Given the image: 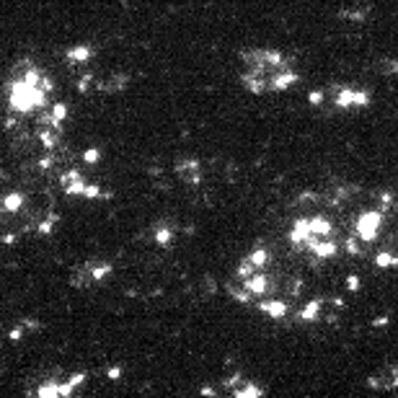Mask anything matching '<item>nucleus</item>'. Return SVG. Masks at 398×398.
I'll list each match as a JSON object with an SVG mask.
<instances>
[{"label": "nucleus", "mask_w": 398, "mask_h": 398, "mask_svg": "<svg viewBox=\"0 0 398 398\" xmlns=\"http://www.w3.org/2000/svg\"><path fill=\"white\" fill-rule=\"evenodd\" d=\"M372 326H375V328H383V326H388V318H385V315H383V318H375V321H372Z\"/></svg>", "instance_id": "f704fd0d"}, {"label": "nucleus", "mask_w": 398, "mask_h": 398, "mask_svg": "<svg viewBox=\"0 0 398 398\" xmlns=\"http://www.w3.org/2000/svg\"><path fill=\"white\" fill-rule=\"evenodd\" d=\"M310 235H313V230H310V220H308V218H300V220H295V222H292L290 243H295V246H305Z\"/></svg>", "instance_id": "423d86ee"}, {"label": "nucleus", "mask_w": 398, "mask_h": 398, "mask_svg": "<svg viewBox=\"0 0 398 398\" xmlns=\"http://www.w3.org/2000/svg\"><path fill=\"white\" fill-rule=\"evenodd\" d=\"M119 375H122V370H119V367H111V370H109V378H111V380H117Z\"/></svg>", "instance_id": "c9c22d12"}, {"label": "nucleus", "mask_w": 398, "mask_h": 398, "mask_svg": "<svg viewBox=\"0 0 398 398\" xmlns=\"http://www.w3.org/2000/svg\"><path fill=\"white\" fill-rule=\"evenodd\" d=\"M321 310H323V303L321 300H310L305 308L300 310V321H305V323H313L318 315H321Z\"/></svg>", "instance_id": "f8f14e48"}, {"label": "nucleus", "mask_w": 398, "mask_h": 398, "mask_svg": "<svg viewBox=\"0 0 398 398\" xmlns=\"http://www.w3.org/2000/svg\"><path fill=\"white\" fill-rule=\"evenodd\" d=\"M248 259H251V264H254L259 271H264L266 264H269V251H266V248H254V251L248 254Z\"/></svg>", "instance_id": "a211bd4d"}, {"label": "nucleus", "mask_w": 398, "mask_h": 398, "mask_svg": "<svg viewBox=\"0 0 398 398\" xmlns=\"http://www.w3.org/2000/svg\"><path fill=\"white\" fill-rule=\"evenodd\" d=\"M305 248L315 256V259H331V256H336V251H339V243L336 241H331V238H318V235H310L308 238V243H305Z\"/></svg>", "instance_id": "7ed1b4c3"}, {"label": "nucleus", "mask_w": 398, "mask_h": 398, "mask_svg": "<svg viewBox=\"0 0 398 398\" xmlns=\"http://www.w3.org/2000/svg\"><path fill=\"white\" fill-rule=\"evenodd\" d=\"M60 186L67 191L70 197H83L86 194V186H88V181L83 178L81 171H65V174L60 176Z\"/></svg>", "instance_id": "20e7f679"}, {"label": "nucleus", "mask_w": 398, "mask_h": 398, "mask_svg": "<svg viewBox=\"0 0 398 398\" xmlns=\"http://www.w3.org/2000/svg\"><path fill=\"white\" fill-rule=\"evenodd\" d=\"M65 117H67V104H54L49 109V124H54V127H62Z\"/></svg>", "instance_id": "412c9836"}, {"label": "nucleus", "mask_w": 398, "mask_h": 398, "mask_svg": "<svg viewBox=\"0 0 398 398\" xmlns=\"http://www.w3.org/2000/svg\"><path fill=\"white\" fill-rule=\"evenodd\" d=\"M370 104V93L367 90H354V109H365Z\"/></svg>", "instance_id": "a878e982"}, {"label": "nucleus", "mask_w": 398, "mask_h": 398, "mask_svg": "<svg viewBox=\"0 0 398 398\" xmlns=\"http://www.w3.org/2000/svg\"><path fill=\"white\" fill-rule=\"evenodd\" d=\"M310 230H313V235H318V238H328L331 235V230H334V225L328 222L326 218H310Z\"/></svg>", "instance_id": "9b49d317"}, {"label": "nucleus", "mask_w": 398, "mask_h": 398, "mask_svg": "<svg viewBox=\"0 0 398 398\" xmlns=\"http://www.w3.org/2000/svg\"><path fill=\"white\" fill-rule=\"evenodd\" d=\"M90 54H93V49H90L88 44H78V47L67 49V60L70 62H86V60H90Z\"/></svg>", "instance_id": "ddd939ff"}, {"label": "nucleus", "mask_w": 398, "mask_h": 398, "mask_svg": "<svg viewBox=\"0 0 398 398\" xmlns=\"http://www.w3.org/2000/svg\"><path fill=\"white\" fill-rule=\"evenodd\" d=\"M359 284H362V282H359V277H354V274L347 277V287H349L352 292H357V290H359Z\"/></svg>", "instance_id": "7c9ffc66"}, {"label": "nucleus", "mask_w": 398, "mask_h": 398, "mask_svg": "<svg viewBox=\"0 0 398 398\" xmlns=\"http://www.w3.org/2000/svg\"><path fill=\"white\" fill-rule=\"evenodd\" d=\"M298 83V73L292 70V67H279V70L274 73V78H271V83H269V88L271 90H277V93H282V90H287L290 86H295Z\"/></svg>", "instance_id": "39448f33"}, {"label": "nucleus", "mask_w": 398, "mask_h": 398, "mask_svg": "<svg viewBox=\"0 0 398 398\" xmlns=\"http://www.w3.org/2000/svg\"><path fill=\"white\" fill-rule=\"evenodd\" d=\"M57 222H60V215H57V212L47 215V218H44V220L37 225V233H39V235H49V233L54 230V225H57Z\"/></svg>", "instance_id": "aec40b11"}, {"label": "nucleus", "mask_w": 398, "mask_h": 398, "mask_svg": "<svg viewBox=\"0 0 398 398\" xmlns=\"http://www.w3.org/2000/svg\"><path fill=\"white\" fill-rule=\"evenodd\" d=\"M380 204H383V207H388V204H391V194H383L380 197Z\"/></svg>", "instance_id": "4c0bfd02"}, {"label": "nucleus", "mask_w": 398, "mask_h": 398, "mask_svg": "<svg viewBox=\"0 0 398 398\" xmlns=\"http://www.w3.org/2000/svg\"><path fill=\"white\" fill-rule=\"evenodd\" d=\"M98 158H101V153L96 150V147H88V150L83 153V161H86L88 166H93V163H98Z\"/></svg>", "instance_id": "cd10ccee"}, {"label": "nucleus", "mask_w": 398, "mask_h": 398, "mask_svg": "<svg viewBox=\"0 0 398 398\" xmlns=\"http://www.w3.org/2000/svg\"><path fill=\"white\" fill-rule=\"evenodd\" d=\"M67 383H70L73 388H78V385H83V383H86V372H75V375H70V378H67Z\"/></svg>", "instance_id": "c756f323"}, {"label": "nucleus", "mask_w": 398, "mask_h": 398, "mask_svg": "<svg viewBox=\"0 0 398 398\" xmlns=\"http://www.w3.org/2000/svg\"><path fill=\"white\" fill-rule=\"evenodd\" d=\"M359 241H362V238L354 233V235H352V238H347V251L352 254V256H359L362 254V248H359Z\"/></svg>", "instance_id": "393cba45"}, {"label": "nucleus", "mask_w": 398, "mask_h": 398, "mask_svg": "<svg viewBox=\"0 0 398 398\" xmlns=\"http://www.w3.org/2000/svg\"><path fill=\"white\" fill-rule=\"evenodd\" d=\"M241 383V372H235V375H230V378L225 380V388H233V385H238Z\"/></svg>", "instance_id": "2f4dec72"}, {"label": "nucleus", "mask_w": 398, "mask_h": 398, "mask_svg": "<svg viewBox=\"0 0 398 398\" xmlns=\"http://www.w3.org/2000/svg\"><path fill=\"white\" fill-rule=\"evenodd\" d=\"M176 174L181 176L186 181V184H197L199 181V161H181L178 166H176Z\"/></svg>", "instance_id": "0eeeda50"}, {"label": "nucleus", "mask_w": 398, "mask_h": 398, "mask_svg": "<svg viewBox=\"0 0 398 398\" xmlns=\"http://www.w3.org/2000/svg\"><path fill=\"white\" fill-rule=\"evenodd\" d=\"M83 197H86V199H98V197H109V191H101V186H98V184H88Z\"/></svg>", "instance_id": "b1692460"}, {"label": "nucleus", "mask_w": 398, "mask_h": 398, "mask_svg": "<svg viewBox=\"0 0 398 398\" xmlns=\"http://www.w3.org/2000/svg\"><path fill=\"white\" fill-rule=\"evenodd\" d=\"M380 225H383V212H380V210H372V212L359 215V220H357V225H354V233L362 238V243H370V241H375V238H378Z\"/></svg>", "instance_id": "f03ea898"}, {"label": "nucleus", "mask_w": 398, "mask_h": 398, "mask_svg": "<svg viewBox=\"0 0 398 398\" xmlns=\"http://www.w3.org/2000/svg\"><path fill=\"white\" fill-rule=\"evenodd\" d=\"M336 106L339 109H354V88H347V86H341L336 88Z\"/></svg>", "instance_id": "9d476101"}, {"label": "nucleus", "mask_w": 398, "mask_h": 398, "mask_svg": "<svg viewBox=\"0 0 398 398\" xmlns=\"http://www.w3.org/2000/svg\"><path fill=\"white\" fill-rule=\"evenodd\" d=\"M3 243H16V235H13V233H10V235L5 233V235H3Z\"/></svg>", "instance_id": "e433bc0d"}, {"label": "nucleus", "mask_w": 398, "mask_h": 398, "mask_svg": "<svg viewBox=\"0 0 398 398\" xmlns=\"http://www.w3.org/2000/svg\"><path fill=\"white\" fill-rule=\"evenodd\" d=\"M375 264L383 266V269H388V266H398V259L393 254H388V251H380L378 256H375Z\"/></svg>", "instance_id": "5701e85b"}, {"label": "nucleus", "mask_w": 398, "mask_h": 398, "mask_svg": "<svg viewBox=\"0 0 398 398\" xmlns=\"http://www.w3.org/2000/svg\"><path fill=\"white\" fill-rule=\"evenodd\" d=\"M37 396L39 398H60V383H54V380L42 383L37 388Z\"/></svg>", "instance_id": "6ab92c4d"}, {"label": "nucleus", "mask_w": 398, "mask_h": 398, "mask_svg": "<svg viewBox=\"0 0 398 398\" xmlns=\"http://www.w3.org/2000/svg\"><path fill=\"white\" fill-rule=\"evenodd\" d=\"M21 207H24V197L16 194V191H13V194H5L3 197V212L5 215H16Z\"/></svg>", "instance_id": "4468645a"}, {"label": "nucleus", "mask_w": 398, "mask_h": 398, "mask_svg": "<svg viewBox=\"0 0 398 398\" xmlns=\"http://www.w3.org/2000/svg\"><path fill=\"white\" fill-rule=\"evenodd\" d=\"M323 101H326L323 90H310V93H308V104H310V106H321Z\"/></svg>", "instance_id": "bb28decb"}, {"label": "nucleus", "mask_w": 398, "mask_h": 398, "mask_svg": "<svg viewBox=\"0 0 398 398\" xmlns=\"http://www.w3.org/2000/svg\"><path fill=\"white\" fill-rule=\"evenodd\" d=\"M88 274H90V282H101L111 274V264H88Z\"/></svg>", "instance_id": "f3484780"}, {"label": "nucleus", "mask_w": 398, "mask_h": 398, "mask_svg": "<svg viewBox=\"0 0 398 398\" xmlns=\"http://www.w3.org/2000/svg\"><path fill=\"white\" fill-rule=\"evenodd\" d=\"M24 328H26V326H18V328H13V331L8 334V339H10V341H18V339H21V334H24Z\"/></svg>", "instance_id": "473e14b6"}, {"label": "nucleus", "mask_w": 398, "mask_h": 398, "mask_svg": "<svg viewBox=\"0 0 398 398\" xmlns=\"http://www.w3.org/2000/svg\"><path fill=\"white\" fill-rule=\"evenodd\" d=\"M243 287L248 290V292H254L256 298H261V295L266 292V287H269V277L264 274V271H256L254 277H248V279H243Z\"/></svg>", "instance_id": "6e6552de"}, {"label": "nucleus", "mask_w": 398, "mask_h": 398, "mask_svg": "<svg viewBox=\"0 0 398 398\" xmlns=\"http://www.w3.org/2000/svg\"><path fill=\"white\" fill-rule=\"evenodd\" d=\"M380 70H383L385 75H393V73H398V62H396V60H388V62H380Z\"/></svg>", "instance_id": "c85d7f7f"}, {"label": "nucleus", "mask_w": 398, "mask_h": 398, "mask_svg": "<svg viewBox=\"0 0 398 398\" xmlns=\"http://www.w3.org/2000/svg\"><path fill=\"white\" fill-rule=\"evenodd\" d=\"M233 396L235 398H261V396H264V388H259L256 383H246L243 388H235Z\"/></svg>", "instance_id": "2eb2a0df"}, {"label": "nucleus", "mask_w": 398, "mask_h": 398, "mask_svg": "<svg viewBox=\"0 0 398 398\" xmlns=\"http://www.w3.org/2000/svg\"><path fill=\"white\" fill-rule=\"evenodd\" d=\"M174 235H176V230L168 227V225H158L155 227V243L158 246H171L174 243Z\"/></svg>", "instance_id": "dca6fc26"}, {"label": "nucleus", "mask_w": 398, "mask_h": 398, "mask_svg": "<svg viewBox=\"0 0 398 398\" xmlns=\"http://www.w3.org/2000/svg\"><path fill=\"white\" fill-rule=\"evenodd\" d=\"M47 93H52V88H54V83H52V78H42V83H39Z\"/></svg>", "instance_id": "72a5a7b5"}, {"label": "nucleus", "mask_w": 398, "mask_h": 398, "mask_svg": "<svg viewBox=\"0 0 398 398\" xmlns=\"http://www.w3.org/2000/svg\"><path fill=\"white\" fill-rule=\"evenodd\" d=\"M8 101H10V109L18 111V114H31L42 106H47V90L42 86H29L24 83L21 78H13L10 81V90H8Z\"/></svg>", "instance_id": "f257e3e1"}, {"label": "nucleus", "mask_w": 398, "mask_h": 398, "mask_svg": "<svg viewBox=\"0 0 398 398\" xmlns=\"http://www.w3.org/2000/svg\"><path fill=\"white\" fill-rule=\"evenodd\" d=\"M256 271H259V269H256V266L251 264V259H248V256H246V259L241 261V264H238V271H235V274H238V277H241V279H248V277H254V274H256Z\"/></svg>", "instance_id": "4be33fe9"}, {"label": "nucleus", "mask_w": 398, "mask_h": 398, "mask_svg": "<svg viewBox=\"0 0 398 398\" xmlns=\"http://www.w3.org/2000/svg\"><path fill=\"white\" fill-rule=\"evenodd\" d=\"M259 310L279 321V318H284V313H287V303L284 300H264V303H259Z\"/></svg>", "instance_id": "1a4fd4ad"}]
</instances>
